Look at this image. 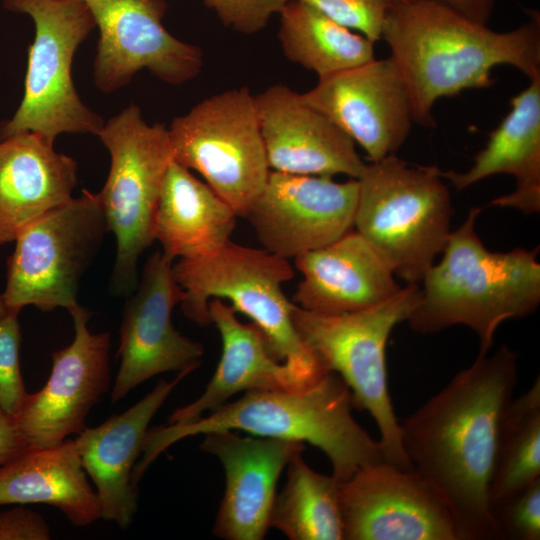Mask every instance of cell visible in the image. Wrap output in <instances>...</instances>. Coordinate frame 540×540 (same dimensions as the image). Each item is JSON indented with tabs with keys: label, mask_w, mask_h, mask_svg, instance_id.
I'll return each mask as SVG.
<instances>
[{
	"label": "cell",
	"mask_w": 540,
	"mask_h": 540,
	"mask_svg": "<svg viewBox=\"0 0 540 540\" xmlns=\"http://www.w3.org/2000/svg\"><path fill=\"white\" fill-rule=\"evenodd\" d=\"M518 353L478 355L400 425L413 469L448 506L457 540H498L489 487L500 424L518 380Z\"/></svg>",
	"instance_id": "obj_1"
},
{
	"label": "cell",
	"mask_w": 540,
	"mask_h": 540,
	"mask_svg": "<svg viewBox=\"0 0 540 540\" xmlns=\"http://www.w3.org/2000/svg\"><path fill=\"white\" fill-rule=\"evenodd\" d=\"M496 32L436 0L389 2L381 39L409 92L414 122L432 127L437 100L493 83L492 70L510 65L528 79L540 74V13Z\"/></svg>",
	"instance_id": "obj_2"
},
{
	"label": "cell",
	"mask_w": 540,
	"mask_h": 540,
	"mask_svg": "<svg viewBox=\"0 0 540 540\" xmlns=\"http://www.w3.org/2000/svg\"><path fill=\"white\" fill-rule=\"evenodd\" d=\"M352 407L350 389L332 371L303 388L248 391L188 424L149 430L134 475L140 479L159 454L179 440L231 430L307 442L324 452L332 465L331 475L342 483L358 469L385 460L379 440L356 422Z\"/></svg>",
	"instance_id": "obj_3"
},
{
	"label": "cell",
	"mask_w": 540,
	"mask_h": 540,
	"mask_svg": "<svg viewBox=\"0 0 540 540\" xmlns=\"http://www.w3.org/2000/svg\"><path fill=\"white\" fill-rule=\"evenodd\" d=\"M481 208L470 209L452 231L443 257L420 282V299L406 320L412 331L433 334L454 325L473 330L478 355L488 354L498 327L533 314L540 304L539 248L492 252L476 232Z\"/></svg>",
	"instance_id": "obj_4"
},
{
	"label": "cell",
	"mask_w": 540,
	"mask_h": 540,
	"mask_svg": "<svg viewBox=\"0 0 540 540\" xmlns=\"http://www.w3.org/2000/svg\"><path fill=\"white\" fill-rule=\"evenodd\" d=\"M173 273L183 291L180 305L188 319L209 325L210 300H227L262 332L271 355L288 367L299 387L312 385L330 372L294 326V303L282 289L294 276L288 259L230 240L213 255L179 259Z\"/></svg>",
	"instance_id": "obj_5"
},
{
	"label": "cell",
	"mask_w": 540,
	"mask_h": 540,
	"mask_svg": "<svg viewBox=\"0 0 540 540\" xmlns=\"http://www.w3.org/2000/svg\"><path fill=\"white\" fill-rule=\"evenodd\" d=\"M358 180L354 230L395 276L420 284L451 234L450 191L436 166L395 155L366 164Z\"/></svg>",
	"instance_id": "obj_6"
},
{
	"label": "cell",
	"mask_w": 540,
	"mask_h": 540,
	"mask_svg": "<svg viewBox=\"0 0 540 540\" xmlns=\"http://www.w3.org/2000/svg\"><path fill=\"white\" fill-rule=\"evenodd\" d=\"M420 299V284H407L374 307L321 314L294 304L292 318L303 342L350 389L353 406L369 412L380 433L384 459L413 469L402 448L400 425L388 389L386 346L395 326L406 321Z\"/></svg>",
	"instance_id": "obj_7"
},
{
	"label": "cell",
	"mask_w": 540,
	"mask_h": 540,
	"mask_svg": "<svg viewBox=\"0 0 540 540\" xmlns=\"http://www.w3.org/2000/svg\"><path fill=\"white\" fill-rule=\"evenodd\" d=\"M97 136L111 156L106 183L97 193L116 239L111 288L127 295L137 286V262L154 241L155 213L173 152L168 128L148 124L133 104L104 123Z\"/></svg>",
	"instance_id": "obj_8"
},
{
	"label": "cell",
	"mask_w": 540,
	"mask_h": 540,
	"mask_svg": "<svg viewBox=\"0 0 540 540\" xmlns=\"http://www.w3.org/2000/svg\"><path fill=\"white\" fill-rule=\"evenodd\" d=\"M5 9L28 14L35 24L24 95L13 117L0 125V141L34 132L49 142L62 133L98 135L103 119L74 87L71 67L79 45L96 26L84 0H3Z\"/></svg>",
	"instance_id": "obj_9"
},
{
	"label": "cell",
	"mask_w": 540,
	"mask_h": 540,
	"mask_svg": "<svg viewBox=\"0 0 540 540\" xmlns=\"http://www.w3.org/2000/svg\"><path fill=\"white\" fill-rule=\"evenodd\" d=\"M108 232L98 195L83 189L77 198L27 226L16 238L1 294L9 311L33 305L43 312L79 305L81 278Z\"/></svg>",
	"instance_id": "obj_10"
},
{
	"label": "cell",
	"mask_w": 540,
	"mask_h": 540,
	"mask_svg": "<svg viewBox=\"0 0 540 540\" xmlns=\"http://www.w3.org/2000/svg\"><path fill=\"white\" fill-rule=\"evenodd\" d=\"M173 159L198 172L244 217L268 178L257 105L248 87L204 99L168 128Z\"/></svg>",
	"instance_id": "obj_11"
},
{
	"label": "cell",
	"mask_w": 540,
	"mask_h": 540,
	"mask_svg": "<svg viewBox=\"0 0 540 540\" xmlns=\"http://www.w3.org/2000/svg\"><path fill=\"white\" fill-rule=\"evenodd\" d=\"M99 27L94 81L104 93L128 84L140 70L173 85L196 77L202 51L163 26L165 0H84Z\"/></svg>",
	"instance_id": "obj_12"
},
{
	"label": "cell",
	"mask_w": 540,
	"mask_h": 540,
	"mask_svg": "<svg viewBox=\"0 0 540 540\" xmlns=\"http://www.w3.org/2000/svg\"><path fill=\"white\" fill-rule=\"evenodd\" d=\"M358 180L269 172L244 216L268 252L285 259L324 247L354 229Z\"/></svg>",
	"instance_id": "obj_13"
},
{
	"label": "cell",
	"mask_w": 540,
	"mask_h": 540,
	"mask_svg": "<svg viewBox=\"0 0 540 540\" xmlns=\"http://www.w3.org/2000/svg\"><path fill=\"white\" fill-rule=\"evenodd\" d=\"M347 540H457L451 512L414 469L386 460L340 483Z\"/></svg>",
	"instance_id": "obj_14"
},
{
	"label": "cell",
	"mask_w": 540,
	"mask_h": 540,
	"mask_svg": "<svg viewBox=\"0 0 540 540\" xmlns=\"http://www.w3.org/2000/svg\"><path fill=\"white\" fill-rule=\"evenodd\" d=\"M173 264L162 251L151 255L135 293L125 303L117 353L120 367L111 390L113 403L158 374L192 372L201 363L202 344L183 336L172 323L173 308L183 297Z\"/></svg>",
	"instance_id": "obj_15"
},
{
	"label": "cell",
	"mask_w": 540,
	"mask_h": 540,
	"mask_svg": "<svg viewBox=\"0 0 540 540\" xmlns=\"http://www.w3.org/2000/svg\"><path fill=\"white\" fill-rule=\"evenodd\" d=\"M74 339L52 353V369L45 385L28 393L14 415L30 448L61 444L86 426L90 410L111 385L109 332L92 333L87 323L92 313L78 305L70 311Z\"/></svg>",
	"instance_id": "obj_16"
},
{
	"label": "cell",
	"mask_w": 540,
	"mask_h": 540,
	"mask_svg": "<svg viewBox=\"0 0 540 540\" xmlns=\"http://www.w3.org/2000/svg\"><path fill=\"white\" fill-rule=\"evenodd\" d=\"M301 97L359 144L370 162L395 155L414 123L406 83L391 57L320 78Z\"/></svg>",
	"instance_id": "obj_17"
},
{
	"label": "cell",
	"mask_w": 540,
	"mask_h": 540,
	"mask_svg": "<svg viewBox=\"0 0 540 540\" xmlns=\"http://www.w3.org/2000/svg\"><path fill=\"white\" fill-rule=\"evenodd\" d=\"M271 171L358 179L366 163L355 142L333 121L305 103L301 94L275 84L255 96Z\"/></svg>",
	"instance_id": "obj_18"
},
{
	"label": "cell",
	"mask_w": 540,
	"mask_h": 540,
	"mask_svg": "<svg viewBox=\"0 0 540 540\" xmlns=\"http://www.w3.org/2000/svg\"><path fill=\"white\" fill-rule=\"evenodd\" d=\"M200 447L216 456L226 476L213 533L228 540H261L266 535L278 479L305 444L270 437H241L231 430L204 434Z\"/></svg>",
	"instance_id": "obj_19"
},
{
	"label": "cell",
	"mask_w": 540,
	"mask_h": 540,
	"mask_svg": "<svg viewBox=\"0 0 540 540\" xmlns=\"http://www.w3.org/2000/svg\"><path fill=\"white\" fill-rule=\"evenodd\" d=\"M189 373L180 372L172 381L160 380L154 389L125 412L113 415L95 427H85L76 439L82 466L97 493L101 519L127 529L138 507V487L133 470L148 425L175 386Z\"/></svg>",
	"instance_id": "obj_20"
},
{
	"label": "cell",
	"mask_w": 540,
	"mask_h": 540,
	"mask_svg": "<svg viewBox=\"0 0 540 540\" xmlns=\"http://www.w3.org/2000/svg\"><path fill=\"white\" fill-rule=\"evenodd\" d=\"M294 259L302 280L292 302L307 311L357 312L385 302L402 288L385 259L354 229Z\"/></svg>",
	"instance_id": "obj_21"
},
{
	"label": "cell",
	"mask_w": 540,
	"mask_h": 540,
	"mask_svg": "<svg viewBox=\"0 0 540 540\" xmlns=\"http://www.w3.org/2000/svg\"><path fill=\"white\" fill-rule=\"evenodd\" d=\"M77 184V163L34 132L0 141V244L66 204Z\"/></svg>",
	"instance_id": "obj_22"
},
{
	"label": "cell",
	"mask_w": 540,
	"mask_h": 540,
	"mask_svg": "<svg viewBox=\"0 0 540 540\" xmlns=\"http://www.w3.org/2000/svg\"><path fill=\"white\" fill-rule=\"evenodd\" d=\"M510 104L509 113L489 134L468 170L440 173L458 191L493 175H511L515 190L490 204L531 215L540 212V74L529 79Z\"/></svg>",
	"instance_id": "obj_23"
},
{
	"label": "cell",
	"mask_w": 540,
	"mask_h": 540,
	"mask_svg": "<svg viewBox=\"0 0 540 540\" xmlns=\"http://www.w3.org/2000/svg\"><path fill=\"white\" fill-rule=\"evenodd\" d=\"M209 313L221 338L219 363L200 397L176 409L168 424L193 422L239 392L301 388L288 367L271 355L262 332L253 323L241 322L235 310L218 298L210 300Z\"/></svg>",
	"instance_id": "obj_24"
},
{
	"label": "cell",
	"mask_w": 540,
	"mask_h": 540,
	"mask_svg": "<svg viewBox=\"0 0 540 540\" xmlns=\"http://www.w3.org/2000/svg\"><path fill=\"white\" fill-rule=\"evenodd\" d=\"M237 214L206 182L172 161L153 225V238L175 260L215 254L231 239Z\"/></svg>",
	"instance_id": "obj_25"
},
{
	"label": "cell",
	"mask_w": 540,
	"mask_h": 540,
	"mask_svg": "<svg viewBox=\"0 0 540 540\" xmlns=\"http://www.w3.org/2000/svg\"><path fill=\"white\" fill-rule=\"evenodd\" d=\"M30 503L58 508L77 527L101 519L97 493L74 439L52 447H29L0 466V505Z\"/></svg>",
	"instance_id": "obj_26"
},
{
	"label": "cell",
	"mask_w": 540,
	"mask_h": 540,
	"mask_svg": "<svg viewBox=\"0 0 540 540\" xmlns=\"http://www.w3.org/2000/svg\"><path fill=\"white\" fill-rule=\"evenodd\" d=\"M279 17L278 38L284 55L316 73L318 79L375 59L373 41L307 4L290 0Z\"/></svg>",
	"instance_id": "obj_27"
},
{
	"label": "cell",
	"mask_w": 540,
	"mask_h": 540,
	"mask_svg": "<svg viewBox=\"0 0 540 540\" xmlns=\"http://www.w3.org/2000/svg\"><path fill=\"white\" fill-rule=\"evenodd\" d=\"M287 466V481L276 494L269 527L291 540H344L340 483L309 467L302 453Z\"/></svg>",
	"instance_id": "obj_28"
},
{
	"label": "cell",
	"mask_w": 540,
	"mask_h": 540,
	"mask_svg": "<svg viewBox=\"0 0 540 540\" xmlns=\"http://www.w3.org/2000/svg\"><path fill=\"white\" fill-rule=\"evenodd\" d=\"M540 478V378L503 415L489 487V506Z\"/></svg>",
	"instance_id": "obj_29"
},
{
	"label": "cell",
	"mask_w": 540,
	"mask_h": 540,
	"mask_svg": "<svg viewBox=\"0 0 540 540\" xmlns=\"http://www.w3.org/2000/svg\"><path fill=\"white\" fill-rule=\"evenodd\" d=\"M490 513L498 540H539L540 478L492 503Z\"/></svg>",
	"instance_id": "obj_30"
},
{
	"label": "cell",
	"mask_w": 540,
	"mask_h": 540,
	"mask_svg": "<svg viewBox=\"0 0 540 540\" xmlns=\"http://www.w3.org/2000/svg\"><path fill=\"white\" fill-rule=\"evenodd\" d=\"M18 315L17 311H9L0 319V406L13 416L28 394L20 368L21 330Z\"/></svg>",
	"instance_id": "obj_31"
},
{
	"label": "cell",
	"mask_w": 540,
	"mask_h": 540,
	"mask_svg": "<svg viewBox=\"0 0 540 540\" xmlns=\"http://www.w3.org/2000/svg\"><path fill=\"white\" fill-rule=\"evenodd\" d=\"M311 6L331 20L356 31L374 43L381 30L388 0H297Z\"/></svg>",
	"instance_id": "obj_32"
},
{
	"label": "cell",
	"mask_w": 540,
	"mask_h": 540,
	"mask_svg": "<svg viewBox=\"0 0 540 540\" xmlns=\"http://www.w3.org/2000/svg\"><path fill=\"white\" fill-rule=\"evenodd\" d=\"M290 0H204L220 21L243 34L262 30Z\"/></svg>",
	"instance_id": "obj_33"
},
{
	"label": "cell",
	"mask_w": 540,
	"mask_h": 540,
	"mask_svg": "<svg viewBox=\"0 0 540 540\" xmlns=\"http://www.w3.org/2000/svg\"><path fill=\"white\" fill-rule=\"evenodd\" d=\"M49 539V526L40 514L24 507L0 512V540Z\"/></svg>",
	"instance_id": "obj_34"
},
{
	"label": "cell",
	"mask_w": 540,
	"mask_h": 540,
	"mask_svg": "<svg viewBox=\"0 0 540 540\" xmlns=\"http://www.w3.org/2000/svg\"><path fill=\"white\" fill-rule=\"evenodd\" d=\"M29 448L15 417L0 406V466Z\"/></svg>",
	"instance_id": "obj_35"
},
{
	"label": "cell",
	"mask_w": 540,
	"mask_h": 540,
	"mask_svg": "<svg viewBox=\"0 0 540 540\" xmlns=\"http://www.w3.org/2000/svg\"><path fill=\"white\" fill-rule=\"evenodd\" d=\"M442 5L481 24L487 25L496 0H436Z\"/></svg>",
	"instance_id": "obj_36"
},
{
	"label": "cell",
	"mask_w": 540,
	"mask_h": 540,
	"mask_svg": "<svg viewBox=\"0 0 540 540\" xmlns=\"http://www.w3.org/2000/svg\"><path fill=\"white\" fill-rule=\"evenodd\" d=\"M8 312L9 310L7 309L3 301L2 295L0 294V319H2Z\"/></svg>",
	"instance_id": "obj_37"
},
{
	"label": "cell",
	"mask_w": 540,
	"mask_h": 540,
	"mask_svg": "<svg viewBox=\"0 0 540 540\" xmlns=\"http://www.w3.org/2000/svg\"><path fill=\"white\" fill-rule=\"evenodd\" d=\"M389 2H409L414 0H388Z\"/></svg>",
	"instance_id": "obj_38"
}]
</instances>
